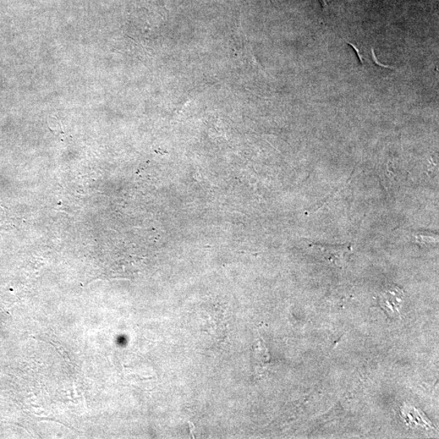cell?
<instances>
[{
    "mask_svg": "<svg viewBox=\"0 0 439 439\" xmlns=\"http://www.w3.org/2000/svg\"><path fill=\"white\" fill-rule=\"evenodd\" d=\"M312 248L324 260L338 265L343 260L346 254L350 251V246L347 245H322L314 244Z\"/></svg>",
    "mask_w": 439,
    "mask_h": 439,
    "instance_id": "cell-1",
    "label": "cell"
},
{
    "mask_svg": "<svg viewBox=\"0 0 439 439\" xmlns=\"http://www.w3.org/2000/svg\"><path fill=\"white\" fill-rule=\"evenodd\" d=\"M397 297H399L398 289L397 290H394V292H388L385 294H382L381 304L383 309L387 310L389 309L392 314H399V304H397V301L394 300Z\"/></svg>",
    "mask_w": 439,
    "mask_h": 439,
    "instance_id": "cell-2",
    "label": "cell"
},
{
    "mask_svg": "<svg viewBox=\"0 0 439 439\" xmlns=\"http://www.w3.org/2000/svg\"><path fill=\"white\" fill-rule=\"evenodd\" d=\"M348 43L349 44V45H350V47H353L354 48V50L355 51L356 54H358V57H359V59H360V64H364V59H363V57H362V55H361V53H360V49H358V47H356V46H355V45H354V44H353V43H350V42H348Z\"/></svg>",
    "mask_w": 439,
    "mask_h": 439,
    "instance_id": "cell-3",
    "label": "cell"
},
{
    "mask_svg": "<svg viewBox=\"0 0 439 439\" xmlns=\"http://www.w3.org/2000/svg\"><path fill=\"white\" fill-rule=\"evenodd\" d=\"M372 54L373 60H375L376 64H378V65L381 66V67H383V68H389H389H392V67H391V66L385 65V64H382L380 63V62H378V60L377 59V57H376L375 54V50H373V49H372Z\"/></svg>",
    "mask_w": 439,
    "mask_h": 439,
    "instance_id": "cell-4",
    "label": "cell"
},
{
    "mask_svg": "<svg viewBox=\"0 0 439 439\" xmlns=\"http://www.w3.org/2000/svg\"><path fill=\"white\" fill-rule=\"evenodd\" d=\"M319 2L321 5L322 9H326L328 8L329 4V2H331V0H319Z\"/></svg>",
    "mask_w": 439,
    "mask_h": 439,
    "instance_id": "cell-5",
    "label": "cell"
}]
</instances>
